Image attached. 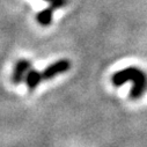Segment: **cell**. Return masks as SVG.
Returning <instances> with one entry per match:
<instances>
[{"label": "cell", "mask_w": 147, "mask_h": 147, "mask_svg": "<svg viewBox=\"0 0 147 147\" xmlns=\"http://www.w3.org/2000/svg\"><path fill=\"white\" fill-rule=\"evenodd\" d=\"M113 84L116 87H121L127 81L133 82V87L130 92L132 100L140 98L147 90V76L138 67H126L116 72L113 76Z\"/></svg>", "instance_id": "cell-1"}, {"label": "cell", "mask_w": 147, "mask_h": 147, "mask_svg": "<svg viewBox=\"0 0 147 147\" xmlns=\"http://www.w3.org/2000/svg\"><path fill=\"white\" fill-rule=\"evenodd\" d=\"M71 68V63L68 59H60L57 60L56 63L49 65L43 72H42V77L43 80H51L52 78L61 74V73L67 72Z\"/></svg>", "instance_id": "cell-2"}, {"label": "cell", "mask_w": 147, "mask_h": 147, "mask_svg": "<svg viewBox=\"0 0 147 147\" xmlns=\"http://www.w3.org/2000/svg\"><path fill=\"white\" fill-rule=\"evenodd\" d=\"M31 68V61L28 59H20L16 61L15 66H14V71H13V76H12V80L14 84H21L22 81H24L26 74L28 73V71Z\"/></svg>", "instance_id": "cell-3"}, {"label": "cell", "mask_w": 147, "mask_h": 147, "mask_svg": "<svg viewBox=\"0 0 147 147\" xmlns=\"http://www.w3.org/2000/svg\"><path fill=\"white\" fill-rule=\"evenodd\" d=\"M24 81H26V85L28 86V88L30 90H34L36 87H37L43 81L42 73H40L38 71H36V69H31L30 68L28 71V73L26 74Z\"/></svg>", "instance_id": "cell-4"}, {"label": "cell", "mask_w": 147, "mask_h": 147, "mask_svg": "<svg viewBox=\"0 0 147 147\" xmlns=\"http://www.w3.org/2000/svg\"><path fill=\"white\" fill-rule=\"evenodd\" d=\"M53 11L55 9H52L51 7L44 8L43 11H41L37 14V16H36V19H37V22L41 26H43V27L50 26L51 22H52V19H53Z\"/></svg>", "instance_id": "cell-5"}, {"label": "cell", "mask_w": 147, "mask_h": 147, "mask_svg": "<svg viewBox=\"0 0 147 147\" xmlns=\"http://www.w3.org/2000/svg\"><path fill=\"white\" fill-rule=\"evenodd\" d=\"M44 1L50 3V7L52 9H58V8L65 7L67 4V0H44Z\"/></svg>", "instance_id": "cell-6"}]
</instances>
